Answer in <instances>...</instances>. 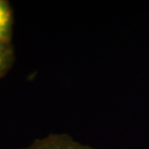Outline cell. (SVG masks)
<instances>
[{
	"mask_svg": "<svg viewBox=\"0 0 149 149\" xmlns=\"http://www.w3.org/2000/svg\"><path fill=\"white\" fill-rule=\"evenodd\" d=\"M26 149H94L74 142L68 135L52 134L37 140Z\"/></svg>",
	"mask_w": 149,
	"mask_h": 149,
	"instance_id": "cell-1",
	"label": "cell"
},
{
	"mask_svg": "<svg viewBox=\"0 0 149 149\" xmlns=\"http://www.w3.org/2000/svg\"><path fill=\"white\" fill-rule=\"evenodd\" d=\"M12 13L8 4L0 1V41L8 42L11 32Z\"/></svg>",
	"mask_w": 149,
	"mask_h": 149,
	"instance_id": "cell-2",
	"label": "cell"
},
{
	"mask_svg": "<svg viewBox=\"0 0 149 149\" xmlns=\"http://www.w3.org/2000/svg\"><path fill=\"white\" fill-rule=\"evenodd\" d=\"M5 42L0 41V75L5 71L10 62V50Z\"/></svg>",
	"mask_w": 149,
	"mask_h": 149,
	"instance_id": "cell-3",
	"label": "cell"
}]
</instances>
